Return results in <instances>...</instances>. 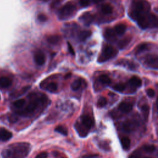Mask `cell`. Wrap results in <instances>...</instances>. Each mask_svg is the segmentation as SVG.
<instances>
[{"label": "cell", "mask_w": 158, "mask_h": 158, "mask_svg": "<svg viewBox=\"0 0 158 158\" xmlns=\"http://www.w3.org/2000/svg\"><path fill=\"white\" fill-rule=\"evenodd\" d=\"M31 150L30 145L20 142L9 145L1 152L3 158H25Z\"/></svg>", "instance_id": "1"}, {"label": "cell", "mask_w": 158, "mask_h": 158, "mask_svg": "<svg viewBox=\"0 0 158 158\" xmlns=\"http://www.w3.org/2000/svg\"><path fill=\"white\" fill-rule=\"evenodd\" d=\"M150 6L146 1H133L132 4V11L130 13L131 18L136 20L140 16L148 13Z\"/></svg>", "instance_id": "2"}, {"label": "cell", "mask_w": 158, "mask_h": 158, "mask_svg": "<svg viewBox=\"0 0 158 158\" xmlns=\"http://www.w3.org/2000/svg\"><path fill=\"white\" fill-rule=\"evenodd\" d=\"M136 20L139 27L143 29L148 27H156L157 25V19L153 14H145L140 16Z\"/></svg>", "instance_id": "3"}, {"label": "cell", "mask_w": 158, "mask_h": 158, "mask_svg": "<svg viewBox=\"0 0 158 158\" xmlns=\"http://www.w3.org/2000/svg\"><path fill=\"white\" fill-rule=\"evenodd\" d=\"M76 6L72 3H67L63 6L58 11V18L61 20L68 19L74 16L76 12Z\"/></svg>", "instance_id": "4"}, {"label": "cell", "mask_w": 158, "mask_h": 158, "mask_svg": "<svg viewBox=\"0 0 158 158\" xmlns=\"http://www.w3.org/2000/svg\"><path fill=\"white\" fill-rule=\"evenodd\" d=\"M45 98L44 96H42V97L41 98H38L35 100H33L25 107L24 109L19 112V114L22 116H28L30 115L37 109L40 103L42 102V101H45L46 99H44L46 98Z\"/></svg>", "instance_id": "5"}, {"label": "cell", "mask_w": 158, "mask_h": 158, "mask_svg": "<svg viewBox=\"0 0 158 158\" xmlns=\"http://www.w3.org/2000/svg\"><path fill=\"white\" fill-rule=\"evenodd\" d=\"M118 51L110 45H106L103 49V51L101 53L99 57L98 58V61L99 63H104L108 60H109L112 58H114L117 55Z\"/></svg>", "instance_id": "6"}, {"label": "cell", "mask_w": 158, "mask_h": 158, "mask_svg": "<svg viewBox=\"0 0 158 158\" xmlns=\"http://www.w3.org/2000/svg\"><path fill=\"white\" fill-rule=\"evenodd\" d=\"M78 126H80L84 130L88 132L90 129L93 126V121L89 116L84 115L81 117V122L77 123Z\"/></svg>", "instance_id": "7"}, {"label": "cell", "mask_w": 158, "mask_h": 158, "mask_svg": "<svg viewBox=\"0 0 158 158\" xmlns=\"http://www.w3.org/2000/svg\"><path fill=\"white\" fill-rule=\"evenodd\" d=\"M138 126V123L135 121H127L122 124V128L126 132H131L135 130Z\"/></svg>", "instance_id": "8"}, {"label": "cell", "mask_w": 158, "mask_h": 158, "mask_svg": "<svg viewBox=\"0 0 158 158\" xmlns=\"http://www.w3.org/2000/svg\"><path fill=\"white\" fill-rule=\"evenodd\" d=\"M145 63L148 67L155 69H157V56L148 55L145 58Z\"/></svg>", "instance_id": "9"}, {"label": "cell", "mask_w": 158, "mask_h": 158, "mask_svg": "<svg viewBox=\"0 0 158 158\" xmlns=\"http://www.w3.org/2000/svg\"><path fill=\"white\" fill-rule=\"evenodd\" d=\"M34 60L35 63L40 66H43L46 61V59H45V56L44 53L40 51L36 52L34 55Z\"/></svg>", "instance_id": "10"}, {"label": "cell", "mask_w": 158, "mask_h": 158, "mask_svg": "<svg viewBox=\"0 0 158 158\" xmlns=\"http://www.w3.org/2000/svg\"><path fill=\"white\" fill-rule=\"evenodd\" d=\"M104 36L107 40L110 42H113L116 40V33L114 29H111V28H108L106 29Z\"/></svg>", "instance_id": "11"}, {"label": "cell", "mask_w": 158, "mask_h": 158, "mask_svg": "<svg viewBox=\"0 0 158 158\" xmlns=\"http://www.w3.org/2000/svg\"><path fill=\"white\" fill-rule=\"evenodd\" d=\"M13 137V134L8 130L0 128V142H6L10 140Z\"/></svg>", "instance_id": "12"}, {"label": "cell", "mask_w": 158, "mask_h": 158, "mask_svg": "<svg viewBox=\"0 0 158 158\" xmlns=\"http://www.w3.org/2000/svg\"><path fill=\"white\" fill-rule=\"evenodd\" d=\"M93 19V16L89 13H85L80 18V20L83 22L84 24L87 25H90L92 23Z\"/></svg>", "instance_id": "13"}, {"label": "cell", "mask_w": 158, "mask_h": 158, "mask_svg": "<svg viewBox=\"0 0 158 158\" xmlns=\"http://www.w3.org/2000/svg\"><path fill=\"white\" fill-rule=\"evenodd\" d=\"M133 108V106L131 103L128 102H122L119 106H118V109H119L122 112H124V113H128L130 112Z\"/></svg>", "instance_id": "14"}, {"label": "cell", "mask_w": 158, "mask_h": 158, "mask_svg": "<svg viewBox=\"0 0 158 158\" xmlns=\"http://www.w3.org/2000/svg\"><path fill=\"white\" fill-rule=\"evenodd\" d=\"M12 80L7 77H0V87L3 88H7L11 86Z\"/></svg>", "instance_id": "15"}, {"label": "cell", "mask_w": 158, "mask_h": 158, "mask_svg": "<svg viewBox=\"0 0 158 158\" xmlns=\"http://www.w3.org/2000/svg\"><path fill=\"white\" fill-rule=\"evenodd\" d=\"M127 30V26L123 24H117L114 27V32L118 35H122L124 34Z\"/></svg>", "instance_id": "16"}, {"label": "cell", "mask_w": 158, "mask_h": 158, "mask_svg": "<svg viewBox=\"0 0 158 158\" xmlns=\"http://www.w3.org/2000/svg\"><path fill=\"white\" fill-rule=\"evenodd\" d=\"M92 34V33L91 31L83 30L79 33V34L78 35V38L79 40H80V42H84V41H85L88 38L91 37Z\"/></svg>", "instance_id": "17"}, {"label": "cell", "mask_w": 158, "mask_h": 158, "mask_svg": "<svg viewBox=\"0 0 158 158\" xmlns=\"http://www.w3.org/2000/svg\"><path fill=\"white\" fill-rule=\"evenodd\" d=\"M150 44H149L148 43H141L137 47L136 51H135V53H136L137 54H138L141 53H143V52L145 51L148 50L150 49Z\"/></svg>", "instance_id": "18"}, {"label": "cell", "mask_w": 158, "mask_h": 158, "mask_svg": "<svg viewBox=\"0 0 158 158\" xmlns=\"http://www.w3.org/2000/svg\"><path fill=\"white\" fill-rule=\"evenodd\" d=\"M129 82L132 86L135 87H140L142 85V80L137 76L132 77L130 79Z\"/></svg>", "instance_id": "19"}, {"label": "cell", "mask_w": 158, "mask_h": 158, "mask_svg": "<svg viewBox=\"0 0 158 158\" xmlns=\"http://www.w3.org/2000/svg\"><path fill=\"white\" fill-rule=\"evenodd\" d=\"M131 40H132V38L128 37L121 40L118 43V48L120 49L125 48L129 44V43L131 42Z\"/></svg>", "instance_id": "20"}, {"label": "cell", "mask_w": 158, "mask_h": 158, "mask_svg": "<svg viewBox=\"0 0 158 158\" xmlns=\"http://www.w3.org/2000/svg\"><path fill=\"white\" fill-rule=\"evenodd\" d=\"M121 143L122 146V148L125 150H127L130 146V140L128 137H124L121 139Z\"/></svg>", "instance_id": "21"}, {"label": "cell", "mask_w": 158, "mask_h": 158, "mask_svg": "<svg viewBox=\"0 0 158 158\" xmlns=\"http://www.w3.org/2000/svg\"><path fill=\"white\" fill-rule=\"evenodd\" d=\"M61 38L60 36L58 35H50L47 38V42L52 44H56L60 42Z\"/></svg>", "instance_id": "22"}, {"label": "cell", "mask_w": 158, "mask_h": 158, "mask_svg": "<svg viewBox=\"0 0 158 158\" xmlns=\"http://www.w3.org/2000/svg\"><path fill=\"white\" fill-rule=\"evenodd\" d=\"M101 11L104 14H111L113 12V8L109 4H104L101 6Z\"/></svg>", "instance_id": "23"}, {"label": "cell", "mask_w": 158, "mask_h": 158, "mask_svg": "<svg viewBox=\"0 0 158 158\" xmlns=\"http://www.w3.org/2000/svg\"><path fill=\"white\" fill-rule=\"evenodd\" d=\"M82 85V82L80 79H77V80H74L71 84V89L73 91H77L79 88H80Z\"/></svg>", "instance_id": "24"}, {"label": "cell", "mask_w": 158, "mask_h": 158, "mask_svg": "<svg viewBox=\"0 0 158 158\" xmlns=\"http://www.w3.org/2000/svg\"><path fill=\"white\" fill-rule=\"evenodd\" d=\"M46 89L49 92L54 93L58 90V85L56 83L51 82L47 86Z\"/></svg>", "instance_id": "25"}, {"label": "cell", "mask_w": 158, "mask_h": 158, "mask_svg": "<svg viewBox=\"0 0 158 158\" xmlns=\"http://www.w3.org/2000/svg\"><path fill=\"white\" fill-rule=\"evenodd\" d=\"M55 131L56 132H58L61 133V135H64V136H66L68 134V131H67V129L62 126H58V127H56L55 128Z\"/></svg>", "instance_id": "26"}, {"label": "cell", "mask_w": 158, "mask_h": 158, "mask_svg": "<svg viewBox=\"0 0 158 158\" xmlns=\"http://www.w3.org/2000/svg\"><path fill=\"white\" fill-rule=\"evenodd\" d=\"M142 111L143 115V117L146 121L148 120V118L149 117L150 113V107L148 105H144L142 108Z\"/></svg>", "instance_id": "27"}, {"label": "cell", "mask_w": 158, "mask_h": 158, "mask_svg": "<svg viewBox=\"0 0 158 158\" xmlns=\"http://www.w3.org/2000/svg\"><path fill=\"white\" fill-rule=\"evenodd\" d=\"M143 150L147 153H153L156 150V146L153 145H145L143 147Z\"/></svg>", "instance_id": "28"}, {"label": "cell", "mask_w": 158, "mask_h": 158, "mask_svg": "<svg viewBox=\"0 0 158 158\" xmlns=\"http://www.w3.org/2000/svg\"><path fill=\"white\" fill-rule=\"evenodd\" d=\"M107 103H108V101H107V99L106 98L103 97H101L99 98L98 102H97V105L99 107V108H101L104 107L106 104Z\"/></svg>", "instance_id": "29"}, {"label": "cell", "mask_w": 158, "mask_h": 158, "mask_svg": "<svg viewBox=\"0 0 158 158\" xmlns=\"http://www.w3.org/2000/svg\"><path fill=\"white\" fill-rule=\"evenodd\" d=\"M99 81L103 84H110L111 82V78L106 75H101L99 78Z\"/></svg>", "instance_id": "30"}, {"label": "cell", "mask_w": 158, "mask_h": 158, "mask_svg": "<svg viewBox=\"0 0 158 158\" xmlns=\"http://www.w3.org/2000/svg\"><path fill=\"white\" fill-rule=\"evenodd\" d=\"M113 89L117 92H122L126 89V85L123 83H117L113 87Z\"/></svg>", "instance_id": "31"}, {"label": "cell", "mask_w": 158, "mask_h": 158, "mask_svg": "<svg viewBox=\"0 0 158 158\" xmlns=\"http://www.w3.org/2000/svg\"><path fill=\"white\" fill-rule=\"evenodd\" d=\"M25 104V100L24 99H20L16 101L14 103V106L17 108H21Z\"/></svg>", "instance_id": "32"}, {"label": "cell", "mask_w": 158, "mask_h": 158, "mask_svg": "<svg viewBox=\"0 0 158 158\" xmlns=\"http://www.w3.org/2000/svg\"><path fill=\"white\" fill-rule=\"evenodd\" d=\"M38 20L42 22H44L48 20V18L46 15H44L43 14H40L38 16Z\"/></svg>", "instance_id": "33"}, {"label": "cell", "mask_w": 158, "mask_h": 158, "mask_svg": "<svg viewBox=\"0 0 158 158\" xmlns=\"http://www.w3.org/2000/svg\"><path fill=\"white\" fill-rule=\"evenodd\" d=\"M146 93H147V95L150 98H153L155 95L154 90L152 88H149L146 90Z\"/></svg>", "instance_id": "34"}, {"label": "cell", "mask_w": 158, "mask_h": 158, "mask_svg": "<svg viewBox=\"0 0 158 158\" xmlns=\"http://www.w3.org/2000/svg\"><path fill=\"white\" fill-rule=\"evenodd\" d=\"M67 47H68V49H69V53L72 54V55H75V51H74V48H72V45L71 44V43L69 42H67Z\"/></svg>", "instance_id": "35"}, {"label": "cell", "mask_w": 158, "mask_h": 158, "mask_svg": "<svg viewBox=\"0 0 158 158\" xmlns=\"http://www.w3.org/2000/svg\"><path fill=\"white\" fill-rule=\"evenodd\" d=\"M47 157H48L47 153H46V152H43V153H41L38 154L36 158H47Z\"/></svg>", "instance_id": "36"}, {"label": "cell", "mask_w": 158, "mask_h": 158, "mask_svg": "<svg viewBox=\"0 0 158 158\" xmlns=\"http://www.w3.org/2000/svg\"><path fill=\"white\" fill-rule=\"evenodd\" d=\"M79 3L82 7H87L90 5V1H80Z\"/></svg>", "instance_id": "37"}, {"label": "cell", "mask_w": 158, "mask_h": 158, "mask_svg": "<svg viewBox=\"0 0 158 158\" xmlns=\"http://www.w3.org/2000/svg\"><path fill=\"white\" fill-rule=\"evenodd\" d=\"M71 73H70V74H67V75H66L65 78H68V77H71Z\"/></svg>", "instance_id": "38"}, {"label": "cell", "mask_w": 158, "mask_h": 158, "mask_svg": "<svg viewBox=\"0 0 158 158\" xmlns=\"http://www.w3.org/2000/svg\"><path fill=\"white\" fill-rule=\"evenodd\" d=\"M143 158H152V157H144Z\"/></svg>", "instance_id": "39"}]
</instances>
